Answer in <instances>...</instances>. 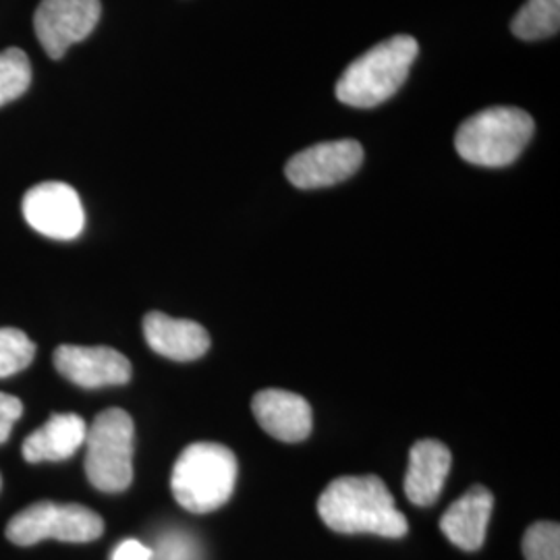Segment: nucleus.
Instances as JSON below:
<instances>
[{
	"label": "nucleus",
	"instance_id": "nucleus-1",
	"mask_svg": "<svg viewBox=\"0 0 560 560\" xmlns=\"http://www.w3.org/2000/svg\"><path fill=\"white\" fill-rule=\"evenodd\" d=\"M320 520L339 534L402 538L409 529L386 483L376 476L330 481L318 499Z\"/></svg>",
	"mask_w": 560,
	"mask_h": 560
},
{
	"label": "nucleus",
	"instance_id": "nucleus-2",
	"mask_svg": "<svg viewBox=\"0 0 560 560\" xmlns=\"http://www.w3.org/2000/svg\"><path fill=\"white\" fill-rule=\"evenodd\" d=\"M237 476L240 465L231 448L217 442H196L175 463L171 490L185 511L206 515L231 501Z\"/></svg>",
	"mask_w": 560,
	"mask_h": 560
},
{
	"label": "nucleus",
	"instance_id": "nucleus-3",
	"mask_svg": "<svg viewBox=\"0 0 560 560\" xmlns=\"http://www.w3.org/2000/svg\"><path fill=\"white\" fill-rule=\"evenodd\" d=\"M420 46L413 36H393L353 60L340 75L335 94L353 108H374L393 98L407 80Z\"/></svg>",
	"mask_w": 560,
	"mask_h": 560
},
{
	"label": "nucleus",
	"instance_id": "nucleus-4",
	"mask_svg": "<svg viewBox=\"0 0 560 560\" xmlns=\"http://www.w3.org/2000/svg\"><path fill=\"white\" fill-rule=\"evenodd\" d=\"M534 119L511 106L486 108L465 120L455 136L460 159L476 166L501 168L517 161L534 136Z\"/></svg>",
	"mask_w": 560,
	"mask_h": 560
},
{
	"label": "nucleus",
	"instance_id": "nucleus-5",
	"mask_svg": "<svg viewBox=\"0 0 560 560\" xmlns=\"http://www.w3.org/2000/svg\"><path fill=\"white\" fill-rule=\"evenodd\" d=\"M85 476L94 488L119 494L133 481L136 425L127 411L106 409L96 416L85 436Z\"/></svg>",
	"mask_w": 560,
	"mask_h": 560
},
{
	"label": "nucleus",
	"instance_id": "nucleus-6",
	"mask_svg": "<svg viewBox=\"0 0 560 560\" xmlns=\"http://www.w3.org/2000/svg\"><path fill=\"white\" fill-rule=\"evenodd\" d=\"M104 534V521L98 513L81 504L36 502L23 509L7 525V538L18 546H34L42 540L85 544Z\"/></svg>",
	"mask_w": 560,
	"mask_h": 560
},
{
	"label": "nucleus",
	"instance_id": "nucleus-7",
	"mask_svg": "<svg viewBox=\"0 0 560 560\" xmlns=\"http://www.w3.org/2000/svg\"><path fill=\"white\" fill-rule=\"evenodd\" d=\"M27 224L44 237L78 240L85 226V212L78 191L60 180L34 185L21 203Z\"/></svg>",
	"mask_w": 560,
	"mask_h": 560
},
{
	"label": "nucleus",
	"instance_id": "nucleus-8",
	"mask_svg": "<svg viewBox=\"0 0 560 560\" xmlns=\"http://www.w3.org/2000/svg\"><path fill=\"white\" fill-rule=\"evenodd\" d=\"M101 0H42L34 30L44 52L60 59L73 44L85 40L101 21Z\"/></svg>",
	"mask_w": 560,
	"mask_h": 560
},
{
	"label": "nucleus",
	"instance_id": "nucleus-9",
	"mask_svg": "<svg viewBox=\"0 0 560 560\" xmlns=\"http://www.w3.org/2000/svg\"><path fill=\"white\" fill-rule=\"evenodd\" d=\"M363 148L360 141H324L301 150L284 166V175L300 189H320L349 179L360 171Z\"/></svg>",
	"mask_w": 560,
	"mask_h": 560
},
{
	"label": "nucleus",
	"instance_id": "nucleus-10",
	"mask_svg": "<svg viewBox=\"0 0 560 560\" xmlns=\"http://www.w3.org/2000/svg\"><path fill=\"white\" fill-rule=\"evenodd\" d=\"M60 376L81 388L119 386L131 381V361L110 347L60 345L55 351Z\"/></svg>",
	"mask_w": 560,
	"mask_h": 560
},
{
	"label": "nucleus",
	"instance_id": "nucleus-11",
	"mask_svg": "<svg viewBox=\"0 0 560 560\" xmlns=\"http://www.w3.org/2000/svg\"><path fill=\"white\" fill-rule=\"evenodd\" d=\"M252 411L261 428L277 441L301 442L312 434V407L295 393L280 388L261 390L252 400Z\"/></svg>",
	"mask_w": 560,
	"mask_h": 560
},
{
	"label": "nucleus",
	"instance_id": "nucleus-12",
	"mask_svg": "<svg viewBox=\"0 0 560 560\" xmlns=\"http://www.w3.org/2000/svg\"><path fill=\"white\" fill-rule=\"evenodd\" d=\"M143 335L150 349L166 360H200L210 349V337L201 324L177 320L161 312H150L143 318Z\"/></svg>",
	"mask_w": 560,
	"mask_h": 560
},
{
	"label": "nucleus",
	"instance_id": "nucleus-13",
	"mask_svg": "<svg viewBox=\"0 0 560 560\" xmlns=\"http://www.w3.org/2000/svg\"><path fill=\"white\" fill-rule=\"evenodd\" d=\"M494 497L488 488L474 486L442 515V534L465 552L480 550L486 540Z\"/></svg>",
	"mask_w": 560,
	"mask_h": 560
},
{
	"label": "nucleus",
	"instance_id": "nucleus-14",
	"mask_svg": "<svg viewBox=\"0 0 560 560\" xmlns=\"http://www.w3.org/2000/svg\"><path fill=\"white\" fill-rule=\"evenodd\" d=\"M451 451L439 441L416 442L409 453L405 494L418 506H430L441 497L451 471Z\"/></svg>",
	"mask_w": 560,
	"mask_h": 560
},
{
	"label": "nucleus",
	"instance_id": "nucleus-15",
	"mask_svg": "<svg viewBox=\"0 0 560 560\" xmlns=\"http://www.w3.org/2000/svg\"><path fill=\"white\" fill-rule=\"evenodd\" d=\"M88 425L75 413H55L23 442V459L27 463H59L71 459L85 442Z\"/></svg>",
	"mask_w": 560,
	"mask_h": 560
},
{
	"label": "nucleus",
	"instance_id": "nucleus-16",
	"mask_svg": "<svg viewBox=\"0 0 560 560\" xmlns=\"http://www.w3.org/2000/svg\"><path fill=\"white\" fill-rule=\"evenodd\" d=\"M560 0H527L511 23L520 40L534 42L559 34Z\"/></svg>",
	"mask_w": 560,
	"mask_h": 560
},
{
	"label": "nucleus",
	"instance_id": "nucleus-17",
	"mask_svg": "<svg viewBox=\"0 0 560 560\" xmlns=\"http://www.w3.org/2000/svg\"><path fill=\"white\" fill-rule=\"evenodd\" d=\"M32 83V65L21 48L0 52V106L18 101Z\"/></svg>",
	"mask_w": 560,
	"mask_h": 560
},
{
	"label": "nucleus",
	"instance_id": "nucleus-18",
	"mask_svg": "<svg viewBox=\"0 0 560 560\" xmlns=\"http://www.w3.org/2000/svg\"><path fill=\"white\" fill-rule=\"evenodd\" d=\"M36 358V345L18 328H0V378L23 372Z\"/></svg>",
	"mask_w": 560,
	"mask_h": 560
},
{
	"label": "nucleus",
	"instance_id": "nucleus-19",
	"mask_svg": "<svg viewBox=\"0 0 560 560\" xmlns=\"http://www.w3.org/2000/svg\"><path fill=\"white\" fill-rule=\"evenodd\" d=\"M527 560H560V527L552 521L534 523L523 538Z\"/></svg>",
	"mask_w": 560,
	"mask_h": 560
},
{
	"label": "nucleus",
	"instance_id": "nucleus-20",
	"mask_svg": "<svg viewBox=\"0 0 560 560\" xmlns=\"http://www.w3.org/2000/svg\"><path fill=\"white\" fill-rule=\"evenodd\" d=\"M156 557L159 560H196V546L183 534H171L162 538Z\"/></svg>",
	"mask_w": 560,
	"mask_h": 560
},
{
	"label": "nucleus",
	"instance_id": "nucleus-21",
	"mask_svg": "<svg viewBox=\"0 0 560 560\" xmlns=\"http://www.w3.org/2000/svg\"><path fill=\"white\" fill-rule=\"evenodd\" d=\"M21 413H23L21 400L13 395L0 393V444L9 441L11 430H13L15 421L20 420Z\"/></svg>",
	"mask_w": 560,
	"mask_h": 560
},
{
	"label": "nucleus",
	"instance_id": "nucleus-22",
	"mask_svg": "<svg viewBox=\"0 0 560 560\" xmlns=\"http://www.w3.org/2000/svg\"><path fill=\"white\" fill-rule=\"evenodd\" d=\"M113 560H152V550L138 540L120 541Z\"/></svg>",
	"mask_w": 560,
	"mask_h": 560
},
{
	"label": "nucleus",
	"instance_id": "nucleus-23",
	"mask_svg": "<svg viewBox=\"0 0 560 560\" xmlns=\"http://www.w3.org/2000/svg\"><path fill=\"white\" fill-rule=\"evenodd\" d=\"M0 488H2V478H0Z\"/></svg>",
	"mask_w": 560,
	"mask_h": 560
}]
</instances>
